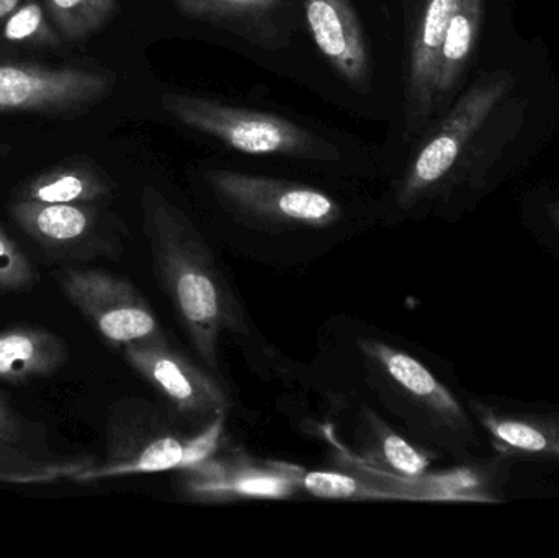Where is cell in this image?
I'll use <instances>...</instances> for the list:
<instances>
[{"mask_svg": "<svg viewBox=\"0 0 559 558\" xmlns=\"http://www.w3.org/2000/svg\"><path fill=\"white\" fill-rule=\"evenodd\" d=\"M295 474L299 488L322 500H374L384 497L381 491L368 487L350 475L337 472H305L298 467H295Z\"/></svg>", "mask_w": 559, "mask_h": 558, "instance_id": "obj_22", "label": "cell"}, {"mask_svg": "<svg viewBox=\"0 0 559 558\" xmlns=\"http://www.w3.org/2000/svg\"><path fill=\"white\" fill-rule=\"evenodd\" d=\"M358 349L371 385L420 442L462 462L495 454L466 405L465 392L443 382L413 354L383 341L361 337Z\"/></svg>", "mask_w": 559, "mask_h": 558, "instance_id": "obj_2", "label": "cell"}, {"mask_svg": "<svg viewBox=\"0 0 559 558\" xmlns=\"http://www.w3.org/2000/svg\"><path fill=\"white\" fill-rule=\"evenodd\" d=\"M176 3L192 16L239 28V35L252 39V29L267 22L282 0H176Z\"/></svg>", "mask_w": 559, "mask_h": 558, "instance_id": "obj_20", "label": "cell"}, {"mask_svg": "<svg viewBox=\"0 0 559 558\" xmlns=\"http://www.w3.org/2000/svg\"><path fill=\"white\" fill-rule=\"evenodd\" d=\"M531 229L547 254L559 262V197L545 199L532 213Z\"/></svg>", "mask_w": 559, "mask_h": 558, "instance_id": "obj_24", "label": "cell"}, {"mask_svg": "<svg viewBox=\"0 0 559 558\" xmlns=\"http://www.w3.org/2000/svg\"><path fill=\"white\" fill-rule=\"evenodd\" d=\"M62 38L79 41L107 25L118 12L117 0H43Z\"/></svg>", "mask_w": 559, "mask_h": 558, "instance_id": "obj_21", "label": "cell"}, {"mask_svg": "<svg viewBox=\"0 0 559 558\" xmlns=\"http://www.w3.org/2000/svg\"><path fill=\"white\" fill-rule=\"evenodd\" d=\"M459 0H426L413 41L406 78L407 133L417 134L439 102L440 61Z\"/></svg>", "mask_w": 559, "mask_h": 558, "instance_id": "obj_14", "label": "cell"}, {"mask_svg": "<svg viewBox=\"0 0 559 558\" xmlns=\"http://www.w3.org/2000/svg\"><path fill=\"white\" fill-rule=\"evenodd\" d=\"M107 74L74 66L0 61V111L81 114L110 94Z\"/></svg>", "mask_w": 559, "mask_h": 558, "instance_id": "obj_11", "label": "cell"}, {"mask_svg": "<svg viewBox=\"0 0 559 558\" xmlns=\"http://www.w3.org/2000/svg\"><path fill=\"white\" fill-rule=\"evenodd\" d=\"M22 2L23 0H0V25Z\"/></svg>", "mask_w": 559, "mask_h": 558, "instance_id": "obj_25", "label": "cell"}, {"mask_svg": "<svg viewBox=\"0 0 559 558\" xmlns=\"http://www.w3.org/2000/svg\"><path fill=\"white\" fill-rule=\"evenodd\" d=\"M485 0H459L450 20L440 61L439 100L452 94L468 64L469 56L478 39Z\"/></svg>", "mask_w": 559, "mask_h": 558, "instance_id": "obj_18", "label": "cell"}, {"mask_svg": "<svg viewBox=\"0 0 559 558\" xmlns=\"http://www.w3.org/2000/svg\"><path fill=\"white\" fill-rule=\"evenodd\" d=\"M121 354L128 366L186 422L209 426L228 415L231 399L225 387L174 346L166 334L128 344Z\"/></svg>", "mask_w": 559, "mask_h": 558, "instance_id": "obj_9", "label": "cell"}, {"mask_svg": "<svg viewBox=\"0 0 559 558\" xmlns=\"http://www.w3.org/2000/svg\"><path fill=\"white\" fill-rule=\"evenodd\" d=\"M180 490L199 503L286 500L299 490L293 465L259 462L241 452L210 455L183 471Z\"/></svg>", "mask_w": 559, "mask_h": 558, "instance_id": "obj_12", "label": "cell"}, {"mask_svg": "<svg viewBox=\"0 0 559 558\" xmlns=\"http://www.w3.org/2000/svg\"><path fill=\"white\" fill-rule=\"evenodd\" d=\"M69 347L52 331L13 327L0 331V382L23 385L52 376L68 364Z\"/></svg>", "mask_w": 559, "mask_h": 558, "instance_id": "obj_16", "label": "cell"}, {"mask_svg": "<svg viewBox=\"0 0 559 558\" xmlns=\"http://www.w3.org/2000/svg\"><path fill=\"white\" fill-rule=\"evenodd\" d=\"M64 38L49 19L43 0H23L0 25V45L15 48H56Z\"/></svg>", "mask_w": 559, "mask_h": 558, "instance_id": "obj_19", "label": "cell"}, {"mask_svg": "<svg viewBox=\"0 0 559 558\" xmlns=\"http://www.w3.org/2000/svg\"><path fill=\"white\" fill-rule=\"evenodd\" d=\"M465 400L491 452L559 467V405L469 392Z\"/></svg>", "mask_w": 559, "mask_h": 558, "instance_id": "obj_10", "label": "cell"}, {"mask_svg": "<svg viewBox=\"0 0 559 558\" xmlns=\"http://www.w3.org/2000/svg\"><path fill=\"white\" fill-rule=\"evenodd\" d=\"M141 210L160 288L197 356L210 370H218L223 334L249 333L245 310L205 236L179 206L146 186Z\"/></svg>", "mask_w": 559, "mask_h": 558, "instance_id": "obj_1", "label": "cell"}, {"mask_svg": "<svg viewBox=\"0 0 559 558\" xmlns=\"http://www.w3.org/2000/svg\"><path fill=\"white\" fill-rule=\"evenodd\" d=\"M56 284L102 340L123 349L163 334L153 307L128 278L97 268H62Z\"/></svg>", "mask_w": 559, "mask_h": 558, "instance_id": "obj_8", "label": "cell"}, {"mask_svg": "<svg viewBox=\"0 0 559 558\" xmlns=\"http://www.w3.org/2000/svg\"><path fill=\"white\" fill-rule=\"evenodd\" d=\"M163 107L183 127L216 138L239 153L338 159L334 144L278 115L187 94L164 95Z\"/></svg>", "mask_w": 559, "mask_h": 558, "instance_id": "obj_4", "label": "cell"}, {"mask_svg": "<svg viewBox=\"0 0 559 558\" xmlns=\"http://www.w3.org/2000/svg\"><path fill=\"white\" fill-rule=\"evenodd\" d=\"M97 462L92 455L58 451L45 426L16 412L0 395V484H78L79 475Z\"/></svg>", "mask_w": 559, "mask_h": 558, "instance_id": "obj_13", "label": "cell"}, {"mask_svg": "<svg viewBox=\"0 0 559 558\" xmlns=\"http://www.w3.org/2000/svg\"><path fill=\"white\" fill-rule=\"evenodd\" d=\"M225 418L187 436L147 400H118L107 419L104 459L79 475L78 484L192 468L218 451Z\"/></svg>", "mask_w": 559, "mask_h": 558, "instance_id": "obj_3", "label": "cell"}, {"mask_svg": "<svg viewBox=\"0 0 559 558\" xmlns=\"http://www.w3.org/2000/svg\"><path fill=\"white\" fill-rule=\"evenodd\" d=\"M205 180L223 209L249 228L324 229L342 218L338 203L314 187L223 169L209 170Z\"/></svg>", "mask_w": 559, "mask_h": 558, "instance_id": "obj_5", "label": "cell"}, {"mask_svg": "<svg viewBox=\"0 0 559 558\" xmlns=\"http://www.w3.org/2000/svg\"><path fill=\"white\" fill-rule=\"evenodd\" d=\"M115 183L87 161H68L26 180L15 199L43 203H100Z\"/></svg>", "mask_w": 559, "mask_h": 558, "instance_id": "obj_17", "label": "cell"}, {"mask_svg": "<svg viewBox=\"0 0 559 558\" xmlns=\"http://www.w3.org/2000/svg\"><path fill=\"white\" fill-rule=\"evenodd\" d=\"M514 85L508 72H492L479 79L427 138L397 187L401 210L416 209L443 189L447 177L459 163L466 144L488 120L496 105Z\"/></svg>", "mask_w": 559, "mask_h": 558, "instance_id": "obj_6", "label": "cell"}, {"mask_svg": "<svg viewBox=\"0 0 559 558\" xmlns=\"http://www.w3.org/2000/svg\"><path fill=\"white\" fill-rule=\"evenodd\" d=\"M316 46L354 88L370 84L371 59L364 28L350 0H305Z\"/></svg>", "mask_w": 559, "mask_h": 558, "instance_id": "obj_15", "label": "cell"}, {"mask_svg": "<svg viewBox=\"0 0 559 558\" xmlns=\"http://www.w3.org/2000/svg\"><path fill=\"white\" fill-rule=\"evenodd\" d=\"M10 216L20 229L55 261H118L128 228L100 203H43L13 200Z\"/></svg>", "mask_w": 559, "mask_h": 558, "instance_id": "obj_7", "label": "cell"}, {"mask_svg": "<svg viewBox=\"0 0 559 558\" xmlns=\"http://www.w3.org/2000/svg\"><path fill=\"white\" fill-rule=\"evenodd\" d=\"M38 282L26 252L0 226V292H32Z\"/></svg>", "mask_w": 559, "mask_h": 558, "instance_id": "obj_23", "label": "cell"}]
</instances>
